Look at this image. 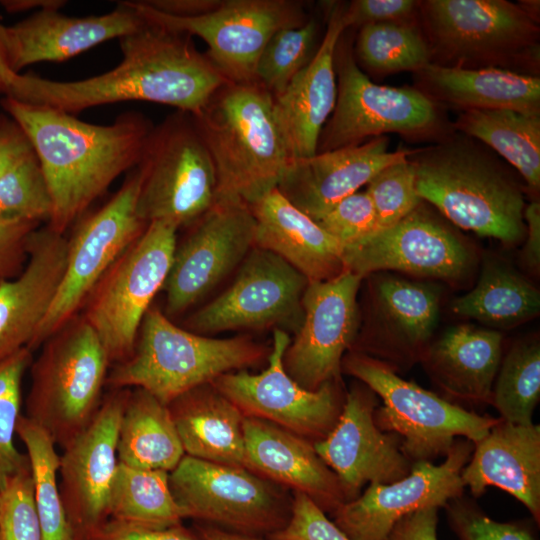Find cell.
I'll return each instance as SVG.
<instances>
[{
	"label": "cell",
	"instance_id": "obj_27",
	"mask_svg": "<svg viewBox=\"0 0 540 540\" xmlns=\"http://www.w3.org/2000/svg\"><path fill=\"white\" fill-rule=\"evenodd\" d=\"M244 467L293 492L307 495L332 514L347 498L337 475L311 441L268 421L245 417Z\"/></svg>",
	"mask_w": 540,
	"mask_h": 540
},
{
	"label": "cell",
	"instance_id": "obj_43",
	"mask_svg": "<svg viewBox=\"0 0 540 540\" xmlns=\"http://www.w3.org/2000/svg\"><path fill=\"white\" fill-rule=\"evenodd\" d=\"M52 200L33 152L0 177V219L49 221Z\"/></svg>",
	"mask_w": 540,
	"mask_h": 540
},
{
	"label": "cell",
	"instance_id": "obj_55",
	"mask_svg": "<svg viewBox=\"0 0 540 540\" xmlns=\"http://www.w3.org/2000/svg\"><path fill=\"white\" fill-rule=\"evenodd\" d=\"M151 8L176 17H196L217 8L222 0H149Z\"/></svg>",
	"mask_w": 540,
	"mask_h": 540
},
{
	"label": "cell",
	"instance_id": "obj_30",
	"mask_svg": "<svg viewBox=\"0 0 540 540\" xmlns=\"http://www.w3.org/2000/svg\"><path fill=\"white\" fill-rule=\"evenodd\" d=\"M502 343L496 330L463 324L430 343L420 362L448 401L487 405L502 360Z\"/></svg>",
	"mask_w": 540,
	"mask_h": 540
},
{
	"label": "cell",
	"instance_id": "obj_54",
	"mask_svg": "<svg viewBox=\"0 0 540 540\" xmlns=\"http://www.w3.org/2000/svg\"><path fill=\"white\" fill-rule=\"evenodd\" d=\"M527 239L522 250V261L534 273L540 268V204L531 202L524 209Z\"/></svg>",
	"mask_w": 540,
	"mask_h": 540
},
{
	"label": "cell",
	"instance_id": "obj_3",
	"mask_svg": "<svg viewBox=\"0 0 540 540\" xmlns=\"http://www.w3.org/2000/svg\"><path fill=\"white\" fill-rule=\"evenodd\" d=\"M191 115L214 164L215 200L251 206L278 187L291 157L260 83L226 82Z\"/></svg>",
	"mask_w": 540,
	"mask_h": 540
},
{
	"label": "cell",
	"instance_id": "obj_26",
	"mask_svg": "<svg viewBox=\"0 0 540 540\" xmlns=\"http://www.w3.org/2000/svg\"><path fill=\"white\" fill-rule=\"evenodd\" d=\"M68 241L50 227L30 236L28 263L13 280L0 281V363L29 346L61 283Z\"/></svg>",
	"mask_w": 540,
	"mask_h": 540
},
{
	"label": "cell",
	"instance_id": "obj_10",
	"mask_svg": "<svg viewBox=\"0 0 540 540\" xmlns=\"http://www.w3.org/2000/svg\"><path fill=\"white\" fill-rule=\"evenodd\" d=\"M169 486L183 518L236 533L267 537L291 515L287 489L245 467L184 455Z\"/></svg>",
	"mask_w": 540,
	"mask_h": 540
},
{
	"label": "cell",
	"instance_id": "obj_39",
	"mask_svg": "<svg viewBox=\"0 0 540 540\" xmlns=\"http://www.w3.org/2000/svg\"><path fill=\"white\" fill-rule=\"evenodd\" d=\"M539 399L540 343L534 338L517 342L502 358L490 404L503 421L530 425Z\"/></svg>",
	"mask_w": 540,
	"mask_h": 540
},
{
	"label": "cell",
	"instance_id": "obj_6",
	"mask_svg": "<svg viewBox=\"0 0 540 540\" xmlns=\"http://www.w3.org/2000/svg\"><path fill=\"white\" fill-rule=\"evenodd\" d=\"M109 366L97 334L76 314L43 343L31 365L24 415L63 448L100 407Z\"/></svg>",
	"mask_w": 540,
	"mask_h": 540
},
{
	"label": "cell",
	"instance_id": "obj_24",
	"mask_svg": "<svg viewBox=\"0 0 540 540\" xmlns=\"http://www.w3.org/2000/svg\"><path fill=\"white\" fill-rule=\"evenodd\" d=\"M65 3L38 9L15 25L5 26L9 58L16 73L34 63L67 60L145 24L127 1L119 2L106 14L81 18L59 12Z\"/></svg>",
	"mask_w": 540,
	"mask_h": 540
},
{
	"label": "cell",
	"instance_id": "obj_13",
	"mask_svg": "<svg viewBox=\"0 0 540 540\" xmlns=\"http://www.w3.org/2000/svg\"><path fill=\"white\" fill-rule=\"evenodd\" d=\"M139 182L135 167L112 198L79 222L67 238L64 274L29 346L31 351L77 314L106 271L146 228L147 223L138 216L136 208Z\"/></svg>",
	"mask_w": 540,
	"mask_h": 540
},
{
	"label": "cell",
	"instance_id": "obj_15",
	"mask_svg": "<svg viewBox=\"0 0 540 540\" xmlns=\"http://www.w3.org/2000/svg\"><path fill=\"white\" fill-rule=\"evenodd\" d=\"M308 279L275 253L253 247L233 283L185 322L186 330L209 334L276 325L295 327L303 319Z\"/></svg>",
	"mask_w": 540,
	"mask_h": 540
},
{
	"label": "cell",
	"instance_id": "obj_41",
	"mask_svg": "<svg viewBox=\"0 0 540 540\" xmlns=\"http://www.w3.org/2000/svg\"><path fill=\"white\" fill-rule=\"evenodd\" d=\"M317 35L315 19L278 30L263 49L256 66V81L273 97L284 91L311 60Z\"/></svg>",
	"mask_w": 540,
	"mask_h": 540
},
{
	"label": "cell",
	"instance_id": "obj_40",
	"mask_svg": "<svg viewBox=\"0 0 540 540\" xmlns=\"http://www.w3.org/2000/svg\"><path fill=\"white\" fill-rule=\"evenodd\" d=\"M355 53L372 72L419 71L431 63L432 50L420 31L407 21L360 26Z\"/></svg>",
	"mask_w": 540,
	"mask_h": 540
},
{
	"label": "cell",
	"instance_id": "obj_56",
	"mask_svg": "<svg viewBox=\"0 0 540 540\" xmlns=\"http://www.w3.org/2000/svg\"><path fill=\"white\" fill-rule=\"evenodd\" d=\"M20 73H16L10 62L5 26L0 24V93L8 97Z\"/></svg>",
	"mask_w": 540,
	"mask_h": 540
},
{
	"label": "cell",
	"instance_id": "obj_8",
	"mask_svg": "<svg viewBox=\"0 0 540 540\" xmlns=\"http://www.w3.org/2000/svg\"><path fill=\"white\" fill-rule=\"evenodd\" d=\"M136 169L137 214L147 224L192 225L215 202L214 164L188 112L177 110L153 126Z\"/></svg>",
	"mask_w": 540,
	"mask_h": 540
},
{
	"label": "cell",
	"instance_id": "obj_2",
	"mask_svg": "<svg viewBox=\"0 0 540 540\" xmlns=\"http://www.w3.org/2000/svg\"><path fill=\"white\" fill-rule=\"evenodd\" d=\"M2 107L32 144L52 200L47 226L61 234L118 176L137 166L153 128L137 112L97 125L9 97H4Z\"/></svg>",
	"mask_w": 540,
	"mask_h": 540
},
{
	"label": "cell",
	"instance_id": "obj_50",
	"mask_svg": "<svg viewBox=\"0 0 540 540\" xmlns=\"http://www.w3.org/2000/svg\"><path fill=\"white\" fill-rule=\"evenodd\" d=\"M90 540H201L182 523L165 528L141 526L108 519L90 537Z\"/></svg>",
	"mask_w": 540,
	"mask_h": 540
},
{
	"label": "cell",
	"instance_id": "obj_31",
	"mask_svg": "<svg viewBox=\"0 0 540 540\" xmlns=\"http://www.w3.org/2000/svg\"><path fill=\"white\" fill-rule=\"evenodd\" d=\"M250 208L255 247L280 256L309 282L331 279L344 270L341 244L277 188Z\"/></svg>",
	"mask_w": 540,
	"mask_h": 540
},
{
	"label": "cell",
	"instance_id": "obj_7",
	"mask_svg": "<svg viewBox=\"0 0 540 540\" xmlns=\"http://www.w3.org/2000/svg\"><path fill=\"white\" fill-rule=\"evenodd\" d=\"M342 369L382 399L375 423L400 437L401 451L412 463L445 457L457 438L476 443L501 421L404 380L386 363L361 352L346 355Z\"/></svg>",
	"mask_w": 540,
	"mask_h": 540
},
{
	"label": "cell",
	"instance_id": "obj_28",
	"mask_svg": "<svg viewBox=\"0 0 540 540\" xmlns=\"http://www.w3.org/2000/svg\"><path fill=\"white\" fill-rule=\"evenodd\" d=\"M439 290L429 283L384 275L375 284L374 308L380 327L361 352L394 371L420 361L439 318Z\"/></svg>",
	"mask_w": 540,
	"mask_h": 540
},
{
	"label": "cell",
	"instance_id": "obj_14",
	"mask_svg": "<svg viewBox=\"0 0 540 540\" xmlns=\"http://www.w3.org/2000/svg\"><path fill=\"white\" fill-rule=\"evenodd\" d=\"M290 341L285 330L275 328L265 370L259 374L246 370L229 372L212 384L245 417L268 421L315 443L324 439L335 426L346 392L340 380L327 382L315 391L296 383L283 365Z\"/></svg>",
	"mask_w": 540,
	"mask_h": 540
},
{
	"label": "cell",
	"instance_id": "obj_48",
	"mask_svg": "<svg viewBox=\"0 0 540 540\" xmlns=\"http://www.w3.org/2000/svg\"><path fill=\"white\" fill-rule=\"evenodd\" d=\"M266 540H351L307 495L294 491L291 515L284 528Z\"/></svg>",
	"mask_w": 540,
	"mask_h": 540
},
{
	"label": "cell",
	"instance_id": "obj_52",
	"mask_svg": "<svg viewBox=\"0 0 540 540\" xmlns=\"http://www.w3.org/2000/svg\"><path fill=\"white\" fill-rule=\"evenodd\" d=\"M438 507H426L399 520L384 540H438Z\"/></svg>",
	"mask_w": 540,
	"mask_h": 540
},
{
	"label": "cell",
	"instance_id": "obj_35",
	"mask_svg": "<svg viewBox=\"0 0 540 540\" xmlns=\"http://www.w3.org/2000/svg\"><path fill=\"white\" fill-rule=\"evenodd\" d=\"M451 310L494 328H511L539 314L540 293L511 266L490 259L476 286L455 298Z\"/></svg>",
	"mask_w": 540,
	"mask_h": 540
},
{
	"label": "cell",
	"instance_id": "obj_44",
	"mask_svg": "<svg viewBox=\"0 0 540 540\" xmlns=\"http://www.w3.org/2000/svg\"><path fill=\"white\" fill-rule=\"evenodd\" d=\"M408 156L381 169L367 184L366 192L375 210L374 231L393 226L421 204Z\"/></svg>",
	"mask_w": 540,
	"mask_h": 540
},
{
	"label": "cell",
	"instance_id": "obj_1",
	"mask_svg": "<svg viewBox=\"0 0 540 540\" xmlns=\"http://www.w3.org/2000/svg\"><path fill=\"white\" fill-rule=\"evenodd\" d=\"M119 40L122 59L111 70L78 81L19 74L9 98L69 114L125 101L160 103L194 114L228 82L187 34L145 21Z\"/></svg>",
	"mask_w": 540,
	"mask_h": 540
},
{
	"label": "cell",
	"instance_id": "obj_4",
	"mask_svg": "<svg viewBox=\"0 0 540 540\" xmlns=\"http://www.w3.org/2000/svg\"><path fill=\"white\" fill-rule=\"evenodd\" d=\"M408 159L420 199L454 225L507 244L524 238L525 201L519 183L471 139L455 137L412 150Z\"/></svg>",
	"mask_w": 540,
	"mask_h": 540
},
{
	"label": "cell",
	"instance_id": "obj_37",
	"mask_svg": "<svg viewBox=\"0 0 540 540\" xmlns=\"http://www.w3.org/2000/svg\"><path fill=\"white\" fill-rule=\"evenodd\" d=\"M108 519L165 528L184 519L169 486V473L119 463L113 480Z\"/></svg>",
	"mask_w": 540,
	"mask_h": 540
},
{
	"label": "cell",
	"instance_id": "obj_42",
	"mask_svg": "<svg viewBox=\"0 0 540 540\" xmlns=\"http://www.w3.org/2000/svg\"><path fill=\"white\" fill-rule=\"evenodd\" d=\"M32 361V351L22 348L0 363V491L27 462L14 442L22 407V379Z\"/></svg>",
	"mask_w": 540,
	"mask_h": 540
},
{
	"label": "cell",
	"instance_id": "obj_12",
	"mask_svg": "<svg viewBox=\"0 0 540 540\" xmlns=\"http://www.w3.org/2000/svg\"><path fill=\"white\" fill-rule=\"evenodd\" d=\"M127 2L147 22L200 37L208 45L206 56L232 83L255 82L258 59L270 38L307 21L301 3L291 0H222L196 17L167 15L143 1Z\"/></svg>",
	"mask_w": 540,
	"mask_h": 540
},
{
	"label": "cell",
	"instance_id": "obj_49",
	"mask_svg": "<svg viewBox=\"0 0 540 540\" xmlns=\"http://www.w3.org/2000/svg\"><path fill=\"white\" fill-rule=\"evenodd\" d=\"M418 6L414 0H355L345 6L344 17L348 27L406 21Z\"/></svg>",
	"mask_w": 540,
	"mask_h": 540
},
{
	"label": "cell",
	"instance_id": "obj_32",
	"mask_svg": "<svg viewBox=\"0 0 540 540\" xmlns=\"http://www.w3.org/2000/svg\"><path fill=\"white\" fill-rule=\"evenodd\" d=\"M434 97L463 110L509 109L540 115V78L505 68L429 63L417 71Z\"/></svg>",
	"mask_w": 540,
	"mask_h": 540
},
{
	"label": "cell",
	"instance_id": "obj_36",
	"mask_svg": "<svg viewBox=\"0 0 540 540\" xmlns=\"http://www.w3.org/2000/svg\"><path fill=\"white\" fill-rule=\"evenodd\" d=\"M455 126L493 148L518 171L531 191H539L540 115L509 109L463 110Z\"/></svg>",
	"mask_w": 540,
	"mask_h": 540
},
{
	"label": "cell",
	"instance_id": "obj_5",
	"mask_svg": "<svg viewBox=\"0 0 540 540\" xmlns=\"http://www.w3.org/2000/svg\"><path fill=\"white\" fill-rule=\"evenodd\" d=\"M138 334L132 354L113 365L106 385L111 390L141 388L166 405L268 357L266 348L250 338L200 335L176 326L157 308H149Z\"/></svg>",
	"mask_w": 540,
	"mask_h": 540
},
{
	"label": "cell",
	"instance_id": "obj_9",
	"mask_svg": "<svg viewBox=\"0 0 540 540\" xmlns=\"http://www.w3.org/2000/svg\"><path fill=\"white\" fill-rule=\"evenodd\" d=\"M177 231L167 221L148 223L85 300L82 316L97 334L110 365L132 354L143 318L168 277Z\"/></svg>",
	"mask_w": 540,
	"mask_h": 540
},
{
	"label": "cell",
	"instance_id": "obj_22",
	"mask_svg": "<svg viewBox=\"0 0 540 540\" xmlns=\"http://www.w3.org/2000/svg\"><path fill=\"white\" fill-rule=\"evenodd\" d=\"M378 396L365 384L346 392L342 412L322 440L313 443L317 454L337 475L347 502L366 484H388L406 477L412 462L401 451L397 434L384 432L374 420Z\"/></svg>",
	"mask_w": 540,
	"mask_h": 540
},
{
	"label": "cell",
	"instance_id": "obj_45",
	"mask_svg": "<svg viewBox=\"0 0 540 540\" xmlns=\"http://www.w3.org/2000/svg\"><path fill=\"white\" fill-rule=\"evenodd\" d=\"M0 540H42L29 461L0 491Z\"/></svg>",
	"mask_w": 540,
	"mask_h": 540
},
{
	"label": "cell",
	"instance_id": "obj_20",
	"mask_svg": "<svg viewBox=\"0 0 540 540\" xmlns=\"http://www.w3.org/2000/svg\"><path fill=\"white\" fill-rule=\"evenodd\" d=\"M361 279L343 270L331 279L308 283L302 297L301 325L283 356L286 372L302 388L315 391L340 380L344 353L358 330Z\"/></svg>",
	"mask_w": 540,
	"mask_h": 540
},
{
	"label": "cell",
	"instance_id": "obj_23",
	"mask_svg": "<svg viewBox=\"0 0 540 540\" xmlns=\"http://www.w3.org/2000/svg\"><path fill=\"white\" fill-rule=\"evenodd\" d=\"M388 146L389 138L382 135L358 145L291 159L277 189L316 221L367 185L381 169L412 152L403 148L388 151Z\"/></svg>",
	"mask_w": 540,
	"mask_h": 540
},
{
	"label": "cell",
	"instance_id": "obj_17",
	"mask_svg": "<svg viewBox=\"0 0 540 540\" xmlns=\"http://www.w3.org/2000/svg\"><path fill=\"white\" fill-rule=\"evenodd\" d=\"M193 224L189 235L176 245L163 286L167 317L195 304L240 266L254 247L255 219L245 203L215 200Z\"/></svg>",
	"mask_w": 540,
	"mask_h": 540
},
{
	"label": "cell",
	"instance_id": "obj_33",
	"mask_svg": "<svg viewBox=\"0 0 540 540\" xmlns=\"http://www.w3.org/2000/svg\"><path fill=\"white\" fill-rule=\"evenodd\" d=\"M185 455L244 467V414L212 383L195 387L168 404Z\"/></svg>",
	"mask_w": 540,
	"mask_h": 540
},
{
	"label": "cell",
	"instance_id": "obj_53",
	"mask_svg": "<svg viewBox=\"0 0 540 540\" xmlns=\"http://www.w3.org/2000/svg\"><path fill=\"white\" fill-rule=\"evenodd\" d=\"M33 152L29 138L14 120L0 123V177Z\"/></svg>",
	"mask_w": 540,
	"mask_h": 540
},
{
	"label": "cell",
	"instance_id": "obj_47",
	"mask_svg": "<svg viewBox=\"0 0 540 540\" xmlns=\"http://www.w3.org/2000/svg\"><path fill=\"white\" fill-rule=\"evenodd\" d=\"M315 222L343 248L373 232L376 217L365 190L345 197Z\"/></svg>",
	"mask_w": 540,
	"mask_h": 540
},
{
	"label": "cell",
	"instance_id": "obj_57",
	"mask_svg": "<svg viewBox=\"0 0 540 540\" xmlns=\"http://www.w3.org/2000/svg\"><path fill=\"white\" fill-rule=\"evenodd\" d=\"M195 532L201 540H264L259 536L236 533L205 523L196 525Z\"/></svg>",
	"mask_w": 540,
	"mask_h": 540
},
{
	"label": "cell",
	"instance_id": "obj_38",
	"mask_svg": "<svg viewBox=\"0 0 540 540\" xmlns=\"http://www.w3.org/2000/svg\"><path fill=\"white\" fill-rule=\"evenodd\" d=\"M16 435L26 448L42 540H71L59 489L60 455L55 442L24 414L18 420Z\"/></svg>",
	"mask_w": 540,
	"mask_h": 540
},
{
	"label": "cell",
	"instance_id": "obj_51",
	"mask_svg": "<svg viewBox=\"0 0 540 540\" xmlns=\"http://www.w3.org/2000/svg\"><path fill=\"white\" fill-rule=\"evenodd\" d=\"M38 225L23 219H0V281L27 252L30 236Z\"/></svg>",
	"mask_w": 540,
	"mask_h": 540
},
{
	"label": "cell",
	"instance_id": "obj_11",
	"mask_svg": "<svg viewBox=\"0 0 540 540\" xmlns=\"http://www.w3.org/2000/svg\"><path fill=\"white\" fill-rule=\"evenodd\" d=\"M341 38L334 59L336 104L319 136L317 153L358 145L386 133L432 132L438 125V112L432 99L412 87L372 82Z\"/></svg>",
	"mask_w": 540,
	"mask_h": 540
},
{
	"label": "cell",
	"instance_id": "obj_29",
	"mask_svg": "<svg viewBox=\"0 0 540 540\" xmlns=\"http://www.w3.org/2000/svg\"><path fill=\"white\" fill-rule=\"evenodd\" d=\"M474 444L461 472L473 497L498 487L520 501L540 524V425H517L501 419Z\"/></svg>",
	"mask_w": 540,
	"mask_h": 540
},
{
	"label": "cell",
	"instance_id": "obj_21",
	"mask_svg": "<svg viewBox=\"0 0 540 540\" xmlns=\"http://www.w3.org/2000/svg\"><path fill=\"white\" fill-rule=\"evenodd\" d=\"M473 448L471 441L456 439L440 465L414 462L400 480L369 484L357 498L335 510L332 521L351 540H384L403 517L426 507L443 508L464 495L461 472Z\"/></svg>",
	"mask_w": 540,
	"mask_h": 540
},
{
	"label": "cell",
	"instance_id": "obj_19",
	"mask_svg": "<svg viewBox=\"0 0 540 540\" xmlns=\"http://www.w3.org/2000/svg\"><path fill=\"white\" fill-rule=\"evenodd\" d=\"M344 270L361 278L396 270L444 280L464 278L474 262L464 241L421 204L391 227L342 248Z\"/></svg>",
	"mask_w": 540,
	"mask_h": 540
},
{
	"label": "cell",
	"instance_id": "obj_25",
	"mask_svg": "<svg viewBox=\"0 0 540 540\" xmlns=\"http://www.w3.org/2000/svg\"><path fill=\"white\" fill-rule=\"evenodd\" d=\"M345 6L331 4L327 28L320 46L308 64L273 97L274 112L291 159L317 153L319 136L337 99L335 51L348 28Z\"/></svg>",
	"mask_w": 540,
	"mask_h": 540
},
{
	"label": "cell",
	"instance_id": "obj_34",
	"mask_svg": "<svg viewBox=\"0 0 540 540\" xmlns=\"http://www.w3.org/2000/svg\"><path fill=\"white\" fill-rule=\"evenodd\" d=\"M184 455L168 405L141 388L129 389L118 431V462L170 473Z\"/></svg>",
	"mask_w": 540,
	"mask_h": 540
},
{
	"label": "cell",
	"instance_id": "obj_46",
	"mask_svg": "<svg viewBox=\"0 0 540 540\" xmlns=\"http://www.w3.org/2000/svg\"><path fill=\"white\" fill-rule=\"evenodd\" d=\"M443 508L458 540H534L527 525L493 520L464 495L450 500Z\"/></svg>",
	"mask_w": 540,
	"mask_h": 540
},
{
	"label": "cell",
	"instance_id": "obj_18",
	"mask_svg": "<svg viewBox=\"0 0 540 540\" xmlns=\"http://www.w3.org/2000/svg\"><path fill=\"white\" fill-rule=\"evenodd\" d=\"M128 392L111 390L87 427L62 448L58 480L71 540H90L109 518L118 431Z\"/></svg>",
	"mask_w": 540,
	"mask_h": 540
},
{
	"label": "cell",
	"instance_id": "obj_16",
	"mask_svg": "<svg viewBox=\"0 0 540 540\" xmlns=\"http://www.w3.org/2000/svg\"><path fill=\"white\" fill-rule=\"evenodd\" d=\"M436 49L458 65L503 64L536 49L539 27L520 4L506 0L421 2ZM538 46V45H537Z\"/></svg>",
	"mask_w": 540,
	"mask_h": 540
},
{
	"label": "cell",
	"instance_id": "obj_58",
	"mask_svg": "<svg viewBox=\"0 0 540 540\" xmlns=\"http://www.w3.org/2000/svg\"><path fill=\"white\" fill-rule=\"evenodd\" d=\"M61 0H13L2 1V6L9 12H15L20 10H29L38 7L39 9L59 4Z\"/></svg>",
	"mask_w": 540,
	"mask_h": 540
}]
</instances>
